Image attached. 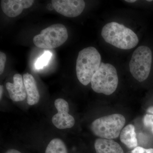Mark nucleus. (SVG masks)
I'll list each match as a JSON object with an SVG mask.
<instances>
[{"label": "nucleus", "instance_id": "obj_1", "mask_svg": "<svg viewBox=\"0 0 153 153\" xmlns=\"http://www.w3.org/2000/svg\"><path fill=\"white\" fill-rule=\"evenodd\" d=\"M101 35L107 43L122 49H132L139 42L137 36L132 30L117 22L105 25Z\"/></svg>", "mask_w": 153, "mask_h": 153}, {"label": "nucleus", "instance_id": "obj_2", "mask_svg": "<svg viewBox=\"0 0 153 153\" xmlns=\"http://www.w3.org/2000/svg\"><path fill=\"white\" fill-rule=\"evenodd\" d=\"M101 55L94 47H88L79 52L76 61V76L80 83L87 85L100 66Z\"/></svg>", "mask_w": 153, "mask_h": 153}, {"label": "nucleus", "instance_id": "obj_3", "mask_svg": "<svg viewBox=\"0 0 153 153\" xmlns=\"http://www.w3.org/2000/svg\"><path fill=\"white\" fill-rule=\"evenodd\" d=\"M125 123L124 117L123 115L115 114L95 120L91 124V129L96 136L112 140L120 135Z\"/></svg>", "mask_w": 153, "mask_h": 153}, {"label": "nucleus", "instance_id": "obj_4", "mask_svg": "<svg viewBox=\"0 0 153 153\" xmlns=\"http://www.w3.org/2000/svg\"><path fill=\"white\" fill-rule=\"evenodd\" d=\"M91 84V88L97 93L111 95L116 90L118 84L116 69L109 63H101Z\"/></svg>", "mask_w": 153, "mask_h": 153}, {"label": "nucleus", "instance_id": "obj_5", "mask_svg": "<svg viewBox=\"0 0 153 153\" xmlns=\"http://www.w3.org/2000/svg\"><path fill=\"white\" fill-rule=\"evenodd\" d=\"M68 38L67 29L60 24H54L42 30L33 39L38 48L46 49L57 48L64 44Z\"/></svg>", "mask_w": 153, "mask_h": 153}, {"label": "nucleus", "instance_id": "obj_6", "mask_svg": "<svg viewBox=\"0 0 153 153\" xmlns=\"http://www.w3.org/2000/svg\"><path fill=\"white\" fill-rule=\"evenodd\" d=\"M152 64V52L149 47L141 46L134 51L130 61V71L140 82L146 80L149 75Z\"/></svg>", "mask_w": 153, "mask_h": 153}, {"label": "nucleus", "instance_id": "obj_7", "mask_svg": "<svg viewBox=\"0 0 153 153\" xmlns=\"http://www.w3.org/2000/svg\"><path fill=\"white\" fill-rule=\"evenodd\" d=\"M55 105L58 112L52 118L53 125L60 129L72 127L75 123V120L68 114L69 109L68 102L63 99L58 98L55 100Z\"/></svg>", "mask_w": 153, "mask_h": 153}, {"label": "nucleus", "instance_id": "obj_8", "mask_svg": "<svg viewBox=\"0 0 153 153\" xmlns=\"http://www.w3.org/2000/svg\"><path fill=\"white\" fill-rule=\"evenodd\" d=\"M52 3L56 12L69 18L78 16L85 7V2L82 0H53Z\"/></svg>", "mask_w": 153, "mask_h": 153}, {"label": "nucleus", "instance_id": "obj_9", "mask_svg": "<svg viewBox=\"0 0 153 153\" xmlns=\"http://www.w3.org/2000/svg\"><path fill=\"white\" fill-rule=\"evenodd\" d=\"M33 0H2L1 7L4 13L8 16L14 18L22 13L24 9L33 5Z\"/></svg>", "mask_w": 153, "mask_h": 153}, {"label": "nucleus", "instance_id": "obj_10", "mask_svg": "<svg viewBox=\"0 0 153 153\" xmlns=\"http://www.w3.org/2000/svg\"><path fill=\"white\" fill-rule=\"evenodd\" d=\"M13 79V83L8 82L6 84V88L10 97L14 101H23L27 96L23 77L21 74H16Z\"/></svg>", "mask_w": 153, "mask_h": 153}, {"label": "nucleus", "instance_id": "obj_11", "mask_svg": "<svg viewBox=\"0 0 153 153\" xmlns=\"http://www.w3.org/2000/svg\"><path fill=\"white\" fill-rule=\"evenodd\" d=\"M24 84L27 95V102L30 105L37 104L40 95L35 78L32 74L26 73L23 75Z\"/></svg>", "mask_w": 153, "mask_h": 153}, {"label": "nucleus", "instance_id": "obj_12", "mask_svg": "<svg viewBox=\"0 0 153 153\" xmlns=\"http://www.w3.org/2000/svg\"><path fill=\"white\" fill-rule=\"evenodd\" d=\"M94 148L96 153H124L120 145L111 139H97L94 143Z\"/></svg>", "mask_w": 153, "mask_h": 153}, {"label": "nucleus", "instance_id": "obj_13", "mask_svg": "<svg viewBox=\"0 0 153 153\" xmlns=\"http://www.w3.org/2000/svg\"><path fill=\"white\" fill-rule=\"evenodd\" d=\"M120 140L129 149H135L137 147V140L134 125H128L123 129L120 134Z\"/></svg>", "mask_w": 153, "mask_h": 153}, {"label": "nucleus", "instance_id": "obj_14", "mask_svg": "<svg viewBox=\"0 0 153 153\" xmlns=\"http://www.w3.org/2000/svg\"><path fill=\"white\" fill-rule=\"evenodd\" d=\"M45 153H67V149L62 140L55 138L47 146Z\"/></svg>", "mask_w": 153, "mask_h": 153}, {"label": "nucleus", "instance_id": "obj_15", "mask_svg": "<svg viewBox=\"0 0 153 153\" xmlns=\"http://www.w3.org/2000/svg\"><path fill=\"white\" fill-rule=\"evenodd\" d=\"M52 54L49 51H45L41 57L36 60L35 67L37 69H40L47 66L52 57Z\"/></svg>", "mask_w": 153, "mask_h": 153}, {"label": "nucleus", "instance_id": "obj_16", "mask_svg": "<svg viewBox=\"0 0 153 153\" xmlns=\"http://www.w3.org/2000/svg\"><path fill=\"white\" fill-rule=\"evenodd\" d=\"M144 125L151 131L153 134V115L147 114L143 118Z\"/></svg>", "mask_w": 153, "mask_h": 153}, {"label": "nucleus", "instance_id": "obj_17", "mask_svg": "<svg viewBox=\"0 0 153 153\" xmlns=\"http://www.w3.org/2000/svg\"><path fill=\"white\" fill-rule=\"evenodd\" d=\"M7 59L6 55L4 52H0V74H2L4 72Z\"/></svg>", "mask_w": 153, "mask_h": 153}, {"label": "nucleus", "instance_id": "obj_18", "mask_svg": "<svg viewBox=\"0 0 153 153\" xmlns=\"http://www.w3.org/2000/svg\"><path fill=\"white\" fill-rule=\"evenodd\" d=\"M132 153H153V149H146L137 146L131 151Z\"/></svg>", "mask_w": 153, "mask_h": 153}, {"label": "nucleus", "instance_id": "obj_19", "mask_svg": "<svg viewBox=\"0 0 153 153\" xmlns=\"http://www.w3.org/2000/svg\"><path fill=\"white\" fill-rule=\"evenodd\" d=\"M5 153H22L21 152H19L18 150H16V149H10L9 150L7 151Z\"/></svg>", "mask_w": 153, "mask_h": 153}, {"label": "nucleus", "instance_id": "obj_20", "mask_svg": "<svg viewBox=\"0 0 153 153\" xmlns=\"http://www.w3.org/2000/svg\"><path fill=\"white\" fill-rule=\"evenodd\" d=\"M147 112L153 115V106L149 107L147 110Z\"/></svg>", "mask_w": 153, "mask_h": 153}, {"label": "nucleus", "instance_id": "obj_21", "mask_svg": "<svg viewBox=\"0 0 153 153\" xmlns=\"http://www.w3.org/2000/svg\"><path fill=\"white\" fill-rule=\"evenodd\" d=\"M0 98L1 99L2 96L3 92V86L2 85L0 86Z\"/></svg>", "mask_w": 153, "mask_h": 153}, {"label": "nucleus", "instance_id": "obj_22", "mask_svg": "<svg viewBox=\"0 0 153 153\" xmlns=\"http://www.w3.org/2000/svg\"><path fill=\"white\" fill-rule=\"evenodd\" d=\"M126 1L127 2L129 3H134L136 1V0H127V1Z\"/></svg>", "mask_w": 153, "mask_h": 153}, {"label": "nucleus", "instance_id": "obj_23", "mask_svg": "<svg viewBox=\"0 0 153 153\" xmlns=\"http://www.w3.org/2000/svg\"><path fill=\"white\" fill-rule=\"evenodd\" d=\"M126 153H132V152H127Z\"/></svg>", "mask_w": 153, "mask_h": 153}, {"label": "nucleus", "instance_id": "obj_24", "mask_svg": "<svg viewBox=\"0 0 153 153\" xmlns=\"http://www.w3.org/2000/svg\"></svg>", "mask_w": 153, "mask_h": 153}]
</instances>
